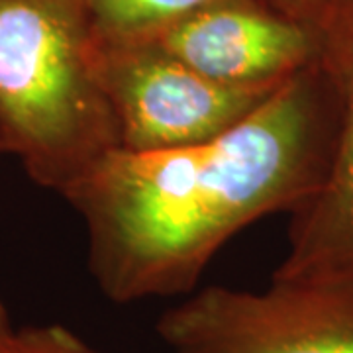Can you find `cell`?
<instances>
[{"mask_svg": "<svg viewBox=\"0 0 353 353\" xmlns=\"http://www.w3.org/2000/svg\"><path fill=\"white\" fill-rule=\"evenodd\" d=\"M338 85L322 57L214 139L108 153L63 194L85 222L88 269L118 304L187 296L232 236L294 212L328 176Z\"/></svg>", "mask_w": 353, "mask_h": 353, "instance_id": "1", "label": "cell"}, {"mask_svg": "<svg viewBox=\"0 0 353 353\" xmlns=\"http://www.w3.org/2000/svg\"><path fill=\"white\" fill-rule=\"evenodd\" d=\"M120 148L85 0H0V152L63 196Z\"/></svg>", "mask_w": 353, "mask_h": 353, "instance_id": "2", "label": "cell"}, {"mask_svg": "<svg viewBox=\"0 0 353 353\" xmlns=\"http://www.w3.org/2000/svg\"><path fill=\"white\" fill-rule=\"evenodd\" d=\"M155 332L169 353H353V275L196 289Z\"/></svg>", "mask_w": 353, "mask_h": 353, "instance_id": "3", "label": "cell"}, {"mask_svg": "<svg viewBox=\"0 0 353 353\" xmlns=\"http://www.w3.org/2000/svg\"><path fill=\"white\" fill-rule=\"evenodd\" d=\"M97 63L126 152H165L218 138L279 88L210 81L150 39H97Z\"/></svg>", "mask_w": 353, "mask_h": 353, "instance_id": "4", "label": "cell"}, {"mask_svg": "<svg viewBox=\"0 0 353 353\" xmlns=\"http://www.w3.org/2000/svg\"><path fill=\"white\" fill-rule=\"evenodd\" d=\"M210 81L277 88L322 57V28L269 0H216L148 38Z\"/></svg>", "mask_w": 353, "mask_h": 353, "instance_id": "5", "label": "cell"}, {"mask_svg": "<svg viewBox=\"0 0 353 353\" xmlns=\"http://www.w3.org/2000/svg\"><path fill=\"white\" fill-rule=\"evenodd\" d=\"M320 28L322 61L340 90L338 139L324 185L292 212L289 250L275 279L353 275V0H338Z\"/></svg>", "mask_w": 353, "mask_h": 353, "instance_id": "6", "label": "cell"}, {"mask_svg": "<svg viewBox=\"0 0 353 353\" xmlns=\"http://www.w3.org/2000/svg\"><path fill=\"white\" fill-rule=\"evenodd\" d=\"M97 39H148L216 0H85Z\"/></svg>", "mask_w": 353, "mask_h": 353, "instance_id": "7", "label": "cell"}, {"mask_svg": "<svg viewBox=\"0 0 353 353\" xmlns=\"http://www.w3.org/2000/svg\"><path fill=\"white\" fill-rule=\"evenodd\" d=\"M2 353H99L59 324L30 326L12 334Z\"/></svg>", "mask_w": 353, "mask_h": 353, "instance_id": "8", "label": "cell"}, {"mask_svg": "<svg viewBox=\"0 0 353 353\" xmlns=\"http://www.w3.org/2000/svg\"><path fill=\"white\" fill-rule=\"evenodd\" d=\"M269 2L296 20L320 26L338 0H269Z\"/></svg>", "mask_w": 353, "mask_h": 353, "instance_id": "9", "label": "cell"}, {"mask_svg": "<svg viewBox=\"0 0 353 353\" xmlns=\"http://www.w3.org/2000/svg\"><path fill=\"white\" fill-rule=\"evenodd\" d=\"M14 332H16V328L12 326V322H10V318H8V312H6L4 304L0 301V353L4 352V347H6V343L10 341Z\"/></svg>", "mask_w": 353, "mask_h": 353, "instance_id": "10", "label": "cell"}]
</instances>
